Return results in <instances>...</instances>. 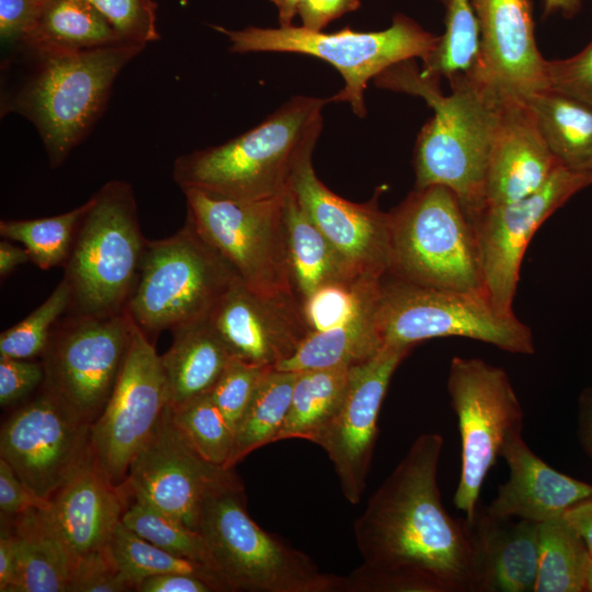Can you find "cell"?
Instances as JSON below:
<instances>
[{
  "instance_id": "91938a15",
  "label": "cell",
  "mask_w": 592,
  "mask_h": 592,
  "mask_svg": "<svg viewBox=\"0 0 592 592\" xmlns=\"http://www.w3.org/2000/svg\"><path fill=\"white\" fill-rule=\"evenodd\" d=\"M581 171H585V172L592 174V153H591V156L589 157V159L585 161V163L583 164V167L581 168Z\"/></svg>"
},
{
  "instance_id": "b9f144b4",
  "label": "cell",
  "mask_w": 592,
  "mask_h": 592,
  "mask_svg": "<svg viewBox=\"0 0 592 592\" xmlns=\"http://www.w3.org/2000/svg\"><path fill=\"white\" fill-rule=\"evenodd\" d=\"M270 368L273 367L232 358L208 391L234 433L260 380Z\"/></svg>"
},
{
  "instance_id": "2e32d148",
  "label": "cell",
  "mask_w": 592,
  "mask_h": 592,
  "mask_svg": "<svg viewBox=\"0 0 592 592\" xmlns=\"http://www.w3.org/2000/svg\"><path fill=\"white\" fill-rule=\"evenodd\" d=\"M168 405L166 377L151 340L135 325L129 349L101 414L91 424L96 466L121 485Z\"/></svg>"
},
{
  "instance_id": "836d02e7",
  "label": "cell",
  "mask_w": 592,
  "mask_h": 592,
  "mask_svg": "<svg viewBox=\"0 0 592 592\" xmlns=\"http://www.w3.org/2000/svg\"><path fill=\"white\" fill-rule=\"evenodd\" d=\"M591 554L565 516L538 523L534 592H583Z\"/></svg>"
},
{
  "instance_id": "816d5d0a",
  "label": "cell",
  "mask_w": 592,
  "mask_h": 592,
  "mask_svg": "<svg viewBox=\"0 0 592 592\" xmlns=\"http://www.w3.org/2000/svg\"><path fill=\"white\" fill-rule=\"evenodd\" d=\"M0 533V591L10 592L16 570V546L8 523L1 519Z\"/></svg>"
},
{
  "instance_id": "f1b7e54d",
  "label": "cell",
  "mask_w": 592,
  "mask_h": 592,
  "mask_svg": "<svg viewBox=\"0 0 592 592\" xmlns=\"http://www.w3.org/2000/svg\"><path fill=\"white\" fill-rule=\"evenodd\" d=\"M378 298L379 296L342 326L309 332L296 352L275 368L301 372L351 367L373 357L383 349L376 322Z\"/></svg>"
},
{
  "instance_id": "8992f818",
  "label": "cell",
  "mask_w": 592,
  "mask_h": 592,
  "mask_svg": "<svg viewBox=\"0 0 592 592\" xmlns=\"http://www.w3.org/2000/svg\"><path fill=\"white\" fill-rule=\"evenodd\" d=\"M197 532L225 591L340 592L341 576L321 572L306 554L250 517L237 476L206 498Z\"/></svg>"
},
{
  "instance_id": "8fae6325",
  "label": "cell",
  "mask_w": 592,
  "mask_h": 592,
  "mask_svg": "<svg viewBox=\"0 0 592 592\" xmlns=\"http://www.w3.org/2000/svg\"><path fill=\"white\" fill-rule=\"evenodd\" d=\"M447 391L460 436V471L453 503L471 522L485 479L524 412L509 374L477 357L453 356Z\"/></svg>"
},
{
  "instance_id": "60d3db41",
  "label": "cell",
  "mask_w": 592,
  "mask_h": 592,
  "mask_svg": "<svg viewBox=\"0 0 592 592\" xmlns=\"http://www.w3.org/2000/svg\"><path fill=\"white\" fill-rule=\"evenodd\" d=\"M71 292L62 278L29 316L0 334V356L33 360L44 353L52 331L69 308Z\"/></svg>"
},
{
  "instance_id": "f907efd6",
  "label": "cell",
  "mask_w": 592,
  "mask_h": 592,
  "mask_svg": "<svg viewBox=\"0 0 592 592\" xmlns=\"http://www.w3.org/2000/svg\"><path fill=\"white\" fill-rule=\"evenodd\" d=\"M138 592H214L217 587L205 578L187 573H163L148 577L136 587Z\"/></svg>"
},
{
  "instance_id": "ab89813d",
  "label": "cell",
  "mask_w": 592,
  "mask_h": 592,
  "mask_svg": "<svg viewBox=\"0 0 592 592\" xmlns=\"http://www.w3.org/2000/svg\"><path fill=\"white\" fill-rule=\"evenodd\" d=\"M169 408L173 422L194 449L209 463L227 469L235 433L209 394Z\"/></svg>"
},
{
  "instance_id": "74e56055",
  "label": "cell",
  "mask_w": 592,
  "mask_h": 592,
  "mask_svg": "<svg viewBox=\"0 0 592 592\" xmlns=\"http://www.w3.org/2000/svg\"><path fill=\"white\" fill-rule=\"evenodd\" d=\"M122 523L153 545L173 555L205 565L217 577L205 539L200 532L180 520L145 502L128 498Z\"/></svg>"
},
{
  "instance_id": "603a6c76",
  "label": "cell",
  "mask_w": 592,
  "mask_h": 592,
  "mask_svg": "<svg viewBox=\"0 0 592 592\" xmlns=\"http://www.w3.org/2000/svg\"><path fill=\"white\" fill-rule=\"evenodd\" d=\"M42 513L75 565L107 548L128 497L92 459L62 485Z\"/></svg>"
},
{
  "instance_id": "8d00e7d4",
  "label": "cell",
  "mask_w": 592,
  "mask_h": 592,
  "mask_svg": "<svg viewBox=\"0 0 592 592\" xmlns=\"http://www.w3.org/2000/svg\"><path fill=\"white\" fill-rule=\"evenodd\" d=\"M87 208L82 205L60 215L34 219H2L0 235L23 244L31 262L42 270L62 265L70 253L76 229Z\"/></svg>"
},
{
  "instance_id": "ee69618b",
  "label": "cell",
  "mask_w": 592,
  "mask_h": 592,
  "mask_svg": "<svg viewBox=\"0 0 592 592\" xmlns=\"http://www.w3.org/2000/svg\"><path fill=\"white\" fill-rule=\"evenodd\" d=\"M548 90L592 107V39L577 55L547 60Z\"/></svg>"
},
{
  "instance_id": "f6af8a7d",
  "label": "cell",
  "mask_w": 592,
  "mask_h": 592,
  "mask_svg": "<svg viewBox=\"0 0 592 592\" xmlns=\"http://www.w3.org/2000/svg\"><path fill=\"white\" fill-rule=\"evenodd\" d=\"M135 590L109 549L76 562L69 592H124Z\"/></svg>"
},
{
  "instance_id": "52a82bcc",
  "label": "cell",
  "mask_w": 592,
  "mask_h": 592,
  "mask_svg": "<svg viewBox=\"0 0 592 592\" xmlns=\"http://www.w3.org/2000/svg\"><path fill=\"white\" fill-rule=\"evenodd\" d=\"M388 213L387 275L415 285L486 295L475 229L452 190L414 187Z\"/></svg>"
},
{
  "instance_id": "d6986e66",
  "label": "cell",
  "mask_w": 592,
  "mask_h": 592,
  "mask_svg": "<svg viewBox=\"0 0 592 592\" xmlns=\"http://www.w3.org/2000/svg\"><path fill=\"white\" fill-rule=\"evenodd\" d=\"M316 143L298 158L289 183L300 207L332 246L361 275L384 277L389 271L390 219L377 196L358 204L328 189L312 164Z\"/></svg>"
},
{
  "instance_id": "11a10c76",
  "label": "cell",
  "mask_w": 592,
  "mask_h": 592,
  "mask_svg": "<svg viewBox=\"0 0 592 592\" xmlns=\"http://www.w3.org/2000/svg\"><path fill=\"white\" fill-rule=\"evenodd\" d=\"M31 261L25 248H20L8 240L0 242V276L11 274L19 265Z\"/></svg>"
},
{
  "instance_id": "6da1fadb",
  "label": "cell",
  "mask_w": 592,
  "mask_h": 592,
  "mask_svg": "<svg viewBox=\"0 0 592 592\" xmlns=\"http://www.w3.org/2000/svg\"><path fill=\"white\" fill-rule=\"evenodd\" d=\"M439 433L419 435L354 522L362 563L340 592H476L470 523L454 519L437 481Z\"/></svg>"
},
{
  "instance_id": "ffe728a7",
  "label": "cell",
  "mask_w": 592,
  "mask_h": 592,
  "mask_svg": "<svg viewBox=\"0 0 592 592\" xmlns=\"http://www.w3.org/2000/svg\"><path fill=\"white\" fill-rule=\"evenodd\" d=\"M470 1L480 44L473 77L503 100L526 102L548 90L547 59L536 44L532 0Z\"/></svg>"
},
{
  "instance_id": "f35d334b",
  "label": "cell",
  "mask_w": 592,
  "mask_h": 592,
  "mask_svg": "<svg viewBox=\"0 0 592 592\" xmlns=\"http://www.w3.org/2000/svg\"><path fill=\"white\" fill-rule=\"evenodd\" d=\"M383 277L361 276L317 288L300 304L306 325L311 331H325L355 318L380 293Z\"/></svg>"
},
{
  "instance_id": "44dd1931",
  "label": "cell",
  "mask_w": 592,
  "mask_h": 592,
  "mask_svg": "<svg viewBox=\"0 0 592 592\" xmlns=\"http://www.w3.org/2000/svg\"><path fill=\"white\" fill-rule=\"evenodd\" d=\"M230 355L275 368L310 332L294 297L257 293L237 277L208 315Z\"/></svg>"
},
{
  "instance_id": "7a4b0ae2",
  "label": "cell",
  "mask_w": 592,
  "mask_h": 592,
  "mask_svg": "<svg viewBox=\"0 0 592 592\" xmlns=\"http://www.w3.org/2000/svg\"><path fill=\"white\" fill-rule=\"evenodd\" d=\"M374 81L379 88L420 96L433 109L415 143L414 187H448L471 218L486 204V171L503 99L465 73L449 79L445 95L439 80L420 75L414 59L389 67Z\"/></svg>"
},
{
  "instance_id": "94428289",
  "label": "cell",
  "mask_w": 592,
  "mask_h": 592,
  "mask_svg": "<svg viewBox=\"0 0 592 592\" xmlns=\"http://www.w3.org/2000/svg\"><path fill=\"white\" fill-rule=\"evenodd\" d=\"M437 1H440L441 3H443V4L446 5V4L448 3L449 0H437Z\"/></svg>"
},
{
  "instance_id": "9a60e30c",
  "label": "cell",
  "mask_w": 592,
  "mask_h": 592,
  "mask_svg": "<svg viewBox=\"0 0 592 592\" xmlns=\"http://www.w3.org/2000/svg\"><path fill=\"white\" fill-rule=\"evenodd\" d=\"M592 184V174L560 164L535 193L515 202L486 204L471 218L485 292L503 315L512 309L526 248L543 223L574 194Z\"/></svg>"
},
{
  "instance_id": "5b68a950",
  "label": "cell",
  "mask_w": 592,
  "mask_h": 592,
  "mask_svg": "<svg viewBox=\"0 0 592 592\" xmlns=\"http://www.w3.org/2000/svg\"><path fill=\"white\" fill-rule=\"evenodd\" d=\"M147 239L132 186L106 182L87 201L64 264L71 292L69 315L106 317L126 311Z\"/></svg>"
},
{
  "instance_id": "5bb4252c",
  "label": "cell",
  "mask_w": 592,
  "mask_h": 592,
  "mask_svg": "<svg viewBox=\"0 0 592 592\" xmlns=\"http://www.w3.org/2000/svg\"><path fill=\"white\" fill-rule=\"evenodd\" d=\"M91 424L42 387L2 424L0 457L34 492L50 499L93 459Z\"/></svg>"
},
{
  "instance_id": "c3c4849f",
  "label": "cell",
  "mask_w": 592,
  "mask_h": 592,
  "mask_svg": "<svg viewBox=\"0 0 592 592\" xmlns=\"http://www.w3.org/2000/svg\"><path fill=\"white\" fill-rule=\"evenodd\" d=\"M44 7L37 0H0L1 38L22 42L36 27Z\"/></svg>"
},
{
  "instance_id": "9c48e42d",
  "label": "cell",
  "mask_w": 592,
  "mask_h": 592,
  "mask_svg": "<svg viewBox=\"0 0 592 592\" xmlns=\"http://www.w3.org/2000/svg\"><path fill=\"white\" fill-rule=\"evenodd\" d=\"M237 277L186 218L174 235L147 240L126 311L151 339L208 317Z\"/></svg>"
},
{
  "instance_id": "3957f363",
  "label": "cell",
  "mask_w": 592,
  "mask_h": 592,
  "mask_svg": "<svg viewBox=\"0 0 592 592\" xmlns=\"http://www.w3.org/2000/svg\"><path fill=\"white\" fill-rule=\"evenodd\" d=\"M20 46L23 75L1 99L38 132L52 167L60 166L101 116L122 69L145 46L121 43L83 50Z\"/></svg>"
},
{
  "instance_id": "30bf717a",
  "label": "cell",
  "mask_w": 592,
  "mask_h": 592,
  "mask_svg": "<svg viewBox=\"0 0 592 592\" xmlns=\"http://www.w3.org/2000/svg\"><path fill=\"white\" fill-rule=\"evenodd\" d=\"M376 322L383 346L412 349L442 337H460L513 354L535 353L531 329L499 312L481 293L426 287L385 275Z\"/></svg>"
},
{
  "instance_id": "e575fe53",
  "label": "cell",
  "mask_w": 592,
  "mask_h": 592,
  "mask_svg": "<svg viewBox=\"0 0 592 592\" xmlns=\"http://www.w3.org/2000/svg\"><path fill=\"white\" fill-rule=\"evenodd\" d=\"M479 27L470 0H449L445 31L419 68L423 78L448 80L457 75H474L479 60Z\"/></svg>"
},
{
  "instance_id": "6125c7cd",
  "label": "cell",
  "mask_w": 592,
  "mask_h": 592,
  "mask_svg": "<svg viewBox=\"0 0 592 592\" xmlns=\"http://www.w3.org/2000/svg\"><path fill=\"white\" fill-rule=\"evenodd\" d=\"M37 1L42 2L43 4H46V3H48L50 0H37Z\"/></svg>"
},
{
  "instance_id": "7402d4cb",
  "label": "cell",
  "mask_w": 592,
  "mask_h": 592,
  "mask_svg": "<svg viewBox=\"0 0 592 592\" xmlns=\"http://www.w3.org/2000/svg\"><path fill=\"white\" fill-rule=\"evenodd\" d=\"M560 164L528 104L503 100L486 171V204H506L535 193Z\"/></svg>"
},
{
  "instance_id": "ba28073f",
  "label": "cell",
  "mask_w": 592,
  "mask_h": 592,
  "mask_svg": "<svg viewBox=\"0 0 592 592\" xmlns=\"http://www.w3.org/2000/svg\"><path fill=\"white\" fill-rule=\"evenodd\" d=\"M213 29L228 37L232 53H294L327 61L344 80L331 101L349 103L361 118L366 116L364 93L368 81L398 62L423 59L439 41V36L403 14H396L389 27L376 32L345 27L325 33L294 25L242 30L213 25Z\"/></svg>"
},
{
  "instance_id": "83f0119b",
  "label": "cell",
  "mask_w": 592,
  "mask_h": 592,
  "mask_svg": "<svg viewBox=\"0 0 592 592\" xmlns=\"http://www.w3.org/2000/svg\"><path fill=\"white\" fill-rule=\"evenodd\" d=\"M2 520L16 546V570L10 592H69L75 561L42 510Z\"/></svg>"
},
{
  "instance_id": "e0dca14e",
  "label": "cell",
  "mask_w": 592,
  "mask_h": 592,
  "mask_svg": "<svg viewBox=\"0 0 592 592\" xmlns=\"http://www.w3.org/2000/svg\"><path fill=\"white\" fill-rule=\"evenodd\" d=\"M236 476L234 469L214 465L194 449L173 422L167 405L121 486L128 498L197 531L206 498Z\"/></svg>"
},
{
  "instance_id": "680465c9",
  "label": "cell",
  "mask_w": 592,
  "mask_h": 592,
  "mask_svg": "<svg viewBox=\"0 0 592 592\" xmlns=\"http://www.w3.org/2000/svg\"><path fill=\"white\" fill-rule=\"evenodd\" d=\"M583 592H592V556L587 570Z\"/></svg>"
},
{
  "instance_id": "db71d44e",
  "label": "cell",
  "mask_w": 592,
  "mask_h": 592,
  "mask_svg": "<svg viewBox=\"0 0 592 592\" xmlns=\"http://www.w3.org/2000/svg\"><path fill=\"white\" fill-rule=\"evenodd\" d=\"M565 519L580 535L592 556V497L570 508Z\"/></svg>"
},
{
  "instance_id": "cb8c5ba5",
  "label": "cell",
  "mask_w": 592,
  "mask_h": 592,
  "mask_svg": "<svg viewBox=\"0 0 592 592\" xmlns=\"http://www.w3.org/2000/svg\"><path fill=\"white\" fill-rule=\"evenodd\" d=\"M501 457L508 465L509 478L483 508L493 517L543 523L565 516L570 508L592 497V485L544 462L523 440L522 431L510 434Z\"/></svg>"
},
{
  "instance_id": "681fc988",
  "label": "cell",
  "mask_w": 592,
  "mask_h": 592,
  "mask_svg": "<svg viewBox=\"0 0 592 592\" xmlns=\"http://www.w3.org/2000/svg\"><path fill=\"white\" fill-rule=\"evenodd\" d=\"M360 0H306L299 10L301 26L322 31L330 22L360 7Z\"/></svg>"
},
{
  "instance_id": "f5cc1de1",
  "label": "cell",
  "mask_w": 592,
  "mask_h": 592,
  "mask_svg": "<svg viewBox=\"0 0 592 592\" xmlns=\"http://www.w3.org/2000/svg\"><path fill=\"white\" fill-rule=\"evenodd\" d=\"M577 430L580 445L592 463V386L580 394Z\"/></svg>"
},
{
  "instance_id": "d4e9b609",
  "label": "cell",
  "mask_w": 592,
  "mask_h": 592,
  "mask_svg": "<svg viewBox=\"0 0 592 592\" xmlns=\"http://www.w3.org/2000/svg\"><path fill=\"white\" fill-rule=\"evenodd\" d=\"M476 553V592H534L538 523L477 510L469 522Z\"/></svg>"
},
{
  "instance_id": "bcb514c9",
  "label": "cell",
  "mask_w": 592,
  "mask_h": 592,
  "mask_svg": "<svg viewBox=\"0 0 592 592\" xmlns=\"http://www.w3.org/2000/svg\"><path fill=\"white\" fill-rule=\"evenodd\" d=\"M45 380L43 362L0 356V405L10 406Z\"/></svg>"
},
{
  "instance_id": "f546056e",
  "label": "cell",
  "mask_w": 592,
  "mask_h": 592,
  "mask_svg": "<svg viewBox=\"0 0 592 592\" xmlns=\"http://www.w3.org/2000/svg\"><path fill=\"white\" fill-rule=\"evenodd\" d=\"M526 103L553 155L561 164L581 170L592 153V107L551 90Z\"/></svg>"
},
{
  "instance_id": "d6a6232c",
  "label": "cell",
  "mask_w": 592,
  "mask_h": 592,
  "mask_svg": "<svg viewBox=\"0 0 592 592\" xmlns=\"http://www.w3.org/2000/svg\"><path fill=\"white\" fill-rule=\"evenodd\" d=\"M350 367L297 372L287 417L277 441H312L338 411L348 386Z\"/></svg>"
},
{
  "instance_id": "6f0895ef",
  "label": "cell",
  "mask_w": 592,
  "mask_h": 592,
  "mask_svg": "<svg viewBox=\"0 0 592 592\" xmlns=\"http://www.w3.org/2000/svg\"><path fill=\"white\" fill-rule=\"evenodd\" d=\"M544 14L560 13L566 18L576 15L581 7V0H543Z\"/></svg>"
},
{
  "instance_id": "7dc6e473",
  "label": "cell",
  "mask_w": 592,
  "mask_h": 592,
  "mask_svg": "<svg viewBox=\"0 0 592 592\" xmlns=\"http://www.w3.org/2000/svg\"><path fill=\"white\" fill-rule=\"evenodd\" d=\"M50 500L34 492L0 457V511L1 516L12 517L30 510H47Z\"/></svg>"
},
{
  "instance_id": "4316f807",
  "label": "cell",
  "mask_w": 592,
  "mask_h": 592,
  "mask_svg": "<svg viewBox=\"0 0 592 592\" xmlns=\"http://www.w3.org/2000/svg\"><path fill=\"white\" fill-rule=\"evenodd\" d=\"M283 214L291 282L299 304L326 284L365 276L356 272L311 221L289 189Z\"/></svg>"
},
{
  "instance_id": "4dcf8cb0",
  "label": "cell",
  "mask_w": 592,
  "mask_h": 592,
  "mask_svg": "<svg viewBox=\"0 0 592 592\" xmlns=\"http://www.w3.org/2000/svg\"><path fill=\"white\" fill-rule=\"evenodd\" d=\"M125 43L87 0H50L19 44L83 50Z\"/></svg>"
},
{
  "instance_id": "484cf974",
  "label": "cell",
  "mask_w": 592,
  "mask_h": 592,
  "mask_svg": "<svg viewBox=\"0 0 592 592\" xmlns=\"http://www.w3.org/2000/svg\"><path fill=\"white\" fill-rule=\"evenodd\" d=\"M161 356L168 406L178 407L207 394L234 358L208 317L174 329Z\"/></svg>"
},
{
  "instance_id": "277c9868",
  "label": "cell",
  "mask_w": 592,
  "mask_h": 592,
  "mask_svg": "<svg viewBox=\"0 0 592 592\" xmlns=\"http://www.w3.org/2000/svg\"><path fill=\"white\" fill-rule=\"evenodd\" d=\"M331 98L296 95L259 125L225 144L180 156L172 177L181 187L238 201L284 195L294 167L322 130V109Z\"/></svg>"
},
{
  "instance_id": "7bdbcfd3",
  "label": "cell",
  "mask_w": 592,
  "mask_h": 592,
  "mask_svg": "<svg viewBox=\"0 0 592 592\" xmlns=\"http://www.w3.org/2000/svg\"><path fill=\"white\" fill-rule=\"evenodd\" d=\"M119 35L123 42L146 46L160 38L152 0H87Z\"/></svg>"
},
{
  "instance_id": "1f68e13d",
  "label": "cell",
  "mask_w": 592,
  "mask_h": 592,
  "mask_svg": "<svg viewBox=\"0 0 592 592\" xmlns=\"http://www.w3.org/2000/svg\"><path fill=\"white\" fill-rule=\"evenodd\" d=\"M297 372L270 368L260 380L235 430L234 448L227 469L247 455L276 442L287 417Z\"/></svg>"
},
{
  "instance_id": "ac0fdd59",
  "label": "cell",
  "mask_w": 592,
  "mask_h": 592,
  "mask_svg": "<svg viewBox=\"0 0 592 592\" xmlns=\"http://www.w3.org/2000/svg\"><path fill=\"white\" fill-rule=\"evenodd\" d=\"M411 349L385 345L351 366L344 398L332 419L311 441L332 462L344 498L361 501L377 440L378 414L389 383Z\"/></svg>"
},
{
  "instance_id": "7c38bea8",
  "label": "cell",
  "mask_w": 592,
  "mask_h": 592,
  "mask_svg": "<svg viewBox=\"0 0 592 592\" xmlns=\"http://www.w3.org/2000/svg\"><path fill=\"white\" fill-rule=\"evenodd\" d=\"M183 192L186 218L249 288L296 298L285 239L286 193L269 200L238 201L197 189Z\"/></svg>"
},
{
  "instance_id": "d590c367",
  "label": "cell",
  "mask_w": 592,
  "mask_h": 592,
  "mask_svg": "<svg viewBox=\"0 0 592 592\" xmlns=\"http://www.w3.org/2000/svg\"><path fill=\"white\" fill-rule=\"evenodd\" d=\"M118 569L136 587L144 579L163 573H187L207 579L219 591H225L215 573L205 565L173 555L140 537L122 521L115 527L107 545Z\"/></svg>"
},
{
  "instance_id": "4fadbf2b",
  "label": "cell",
  "mask_w": 592,
  "mask_h": 592,
  "mask_svg": "<svg viewBox=\"0 0 592 592\" xmlns=\"http://www.w3.org/2000/svg\"><path fill=\"white\" fill-rule=\"evenodd\" d=\"M134 327L127 311L106 317L68 315L55 325L41 356L42 386L93 423L117 382Z\"/></svg>"
},
{
  "instance_id": "9f6ffc18",
  "label": "cell",
  "mask_w": 592,
  "mask_h": 592,
  "mask_svg": "<svg viewBox=\"0 0 592 592\" xmlns=\"http://www.w3.org/2000/svg\"><path fill=\"white\" fill-rule=\"evenodd\" d=\"M276 8L281 27L293 25L296 15L306 0H270Z\"/></svg>"
}]
</instances>
